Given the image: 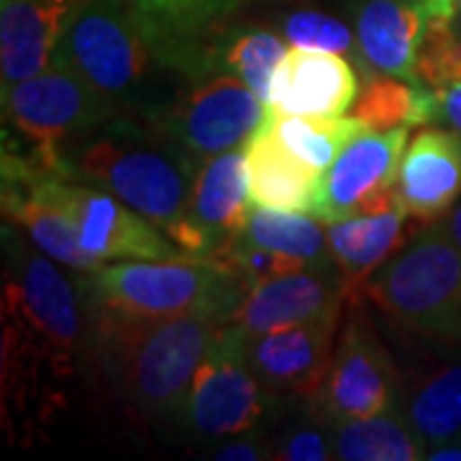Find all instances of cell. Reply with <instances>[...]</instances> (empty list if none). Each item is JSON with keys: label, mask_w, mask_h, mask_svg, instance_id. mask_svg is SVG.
Here are the masks:
<instances>
[{"label": "cell", "mask_w": 461, "mask_h": 461, "mask_svg": "<svg viewBox=\"0 0 461 461\" xmlns=\"http://www.w3.org/2000/svg\"><path fill=\"white\" fill-rule=\"evenodd\" d=\"M400 372L377 333L354 318L341 330L318 395L308 402L326 426L387 412L400 402Z\"/></svg>", "instance_id": "obj_12"}, {"label": "cell", "mask_w": 461, "mask_h": 461, "mask_svg": "<svg viewBox=\"0 0 461 461\" xmlns=\"http://www.w3.org/2000/svg\"><path fill=\"white\" fill-rule=\"evenodd\" d=\"M198 165L167 133L139 115L121 113L62 151V177L111 193L177 244Z\"/></svg>", "instance_id": "obj_2"}, {"label": "cell", "mask_w": 461, "mask_h": 461, "mask_svg": "<svg viewBox=\"0 0 461 461\" xmlns=\"http://www.w3.org/2000/svg\"><path fill=\"white\" fill-rule=\"evenodd\" d=\"M408 147V126L393 131H364L321 175L313 215L336 223L354 215L393 211L397 200V172Z\"/></svg>", "instance_id": "obj_11"}, {"label": "cell", "mask_w": 461, "mask_h": 461, "mask_svg": "<svg viewBox=\"0 0 461 461\" xmlns=\"http://www.w3.org/2000/svg\"><path fill=\"white\" fill-rule=\"evenodd\" d=\"M87 318L90 348H95L115 393L151 423H180L193 377L226 323L200 315Z\"/></svg>", "instance_id": "obj_3"}, {"label": "cell", "mask_w": 461, "mask_h": 461, "mask_svg": "<svg viewBox=\"0 0 461 461\" xmlns=\"http://www.w3.org/2000/svg\"><path fill=\"white\" fill-rule=\"evenodd\" d=\"M418 0H366L357 11V47L366 69L377 75L415 77V57L429 26Z\"/></svg>", "instance_id": "obj_20"}, {"label": "cell", "mask_w": 461, "mask_h": 461, "mask_svg": "<svg viewBox=\"0 0 461 461\" xmlns=\"http://www.w3.org/2000/svg\"><path fill=\"white\" fill-rule=\"evenodd\" d=\"M262 126L318 172H326L346 144L366 131V126L354 115H295L285 113L269 103Z\"/></svg>", "instance_id": "obj_26"}, {"label": "cell", "mask_w": 461, "mask_h": 461, "mask_svg": "<svg viewBox=\"0 0 461 461\" xmlns=\"http://www.w3.org/2000/svg\"><path fill=\"white\" fill-rule=\"evenodd\" d=\"M366 295L412 333L461 344V249L438 223L382 264Z\"/></svg>", "instance_id": "obj_6"}, {"label": "cell", "mask_w": 461, "mask_h": 461, "mask_svg": "<svg viewBox=\"0 0 461 461\" xmlns=\"http://www.w3.org/2000/svg\"><path fill=\"white\" fill-rule=\"evenodd\" d=\"M54 65L77 75L123 113L144 121L159 113L185 83L126 0H83L57 44Z\"/></svg>", "instance_id": "obj_4"}, {"label": "cell", "mask_w": 461, "mask_h": 461, "mask_svg": "<svg viewBox=\"0 0 461 461\" xmlns=\"http://www.w3.org/2000/svg\"><path fill=\"white\" fill-rule=\"evenodd\" d=\"M272 459L280 461H329L333 456L329 426L323 420L293 426L272 444Z\"/></svg>", "instance_id": "obj_31"}, {"label": "cell", "mask_w": 461, "mask_h": 461, "mask_svg": "<svg viewBox=\"0 0 461 461\" xmlns=\"http://www.w3.org/2000/svg\"><path fill=\"white\" fill-rule=\"evenodd\" d=\"M83 0H11L0 8L3 85L47 72L54 51Z\"/></svg>", "instance_id": "obj_19"}, {"label": "cell", "mask_w": 461, "mask_h": 461, "mask_svg": "<svg viewBox=\"0 0 461 461\" xmlns=\"http://www.w3.org/2000/svg\"><path fill=\"white\" fill-rule=\"evenodd\" d=\"M241 0H126L154 47L177 72L195 75L203 69L213 44L215 23Z\"/></svg>", "instance_id": "obj_18"}, {"label": "cell", "mask_w": 461, "mask_h": 461, "mask_svg": "<svg viewBox=\"0 0 461 461\" xmlns=\"http://www.w3.org/2000/svg\"><path fill=\"white\" fill-rule=\"evenodd\" d=\"M344 297V277L336 264L308 267L251 287L230 323L247 333L311 323L341 313Z\"/></svg>", "instance_id": "obj_15"}, {"label": "cell", "mask_w": 461, "mask_h": 461, "mask_svg": "<svg viewBox=\"0 0 461 461\" xmlns=\"http://www.w3.org/2000/svg\"><path fill=\"white\" fill-rule=\"evenodd\" d=\"M218 461H264L272 459V444L259 430H247L229 436L226 444H221L213 454Z\"/></svg>", "instance_id": "obj_32"}, {"label": "cell", "mask_w": 461, "mask_h": 461, "mask_svg": "<svg viewBox=\"0 0 461 461\" xmlns=\"http://www.w3.org/2000/svg\"><path fill=\"white\" fill-rule=\"evenodd\" d=\"M333 456L341 461H418L429 444L400 408L329 426Z\"/></svg>", "instance_id": "obj_23"}, {"label": "cell", "mask_w": 461, "mask_h": 461, "mask_svg": "<svg viewBox=\"0 0 461 461\" xmlns=\"http://www.w3.org/2000/svg\"><path fill=\"white\" fill-rule=\"evenodd\" d=\"M451 23L461 33V0H454V18H451Z\"/></svg>", "instance_id": "obj_36"}, {"label": "cell", "mask_w": 461, "mask_h": 461, "mask_svg": "<svg viewBox=\"0 0 461 461\" xmlns=\"http://www.w3.org/2000/svg\"><path fill=\"white\" fill-rule=\"evenodd\" d=\"M359 80L344 54L290 47L272 75L267 103L295 115H346Z\"/></svg>", "instance_id": "obj_17"}, {"label": "cell", "mask_w": 461, "mask_h": 461, "mask_svg": "<svg viewBox=\"0 0 461 461\" xmlns=\"http://www.w3.org/2000/svg\"><path fill=\"white\" fill-rule=\"evenodd\" d=\"M239 239H244L254 247L277 251L282 257L297 259L305 267L336 264L330 254L329 229H323V221H318L311 213L254 208Z\"/></svg>", "instance_id": "obj_27"}, {"label": "cell", "mask_w": 461, "mask_h": 461, "mask_svg": "<svg viewBox=\"0 0 461 461\" xmlns=\"http://www.w3.org/2000/svg\"><path fill=\"white\" fill-rule=\"evenodd\" d=\"M339 313L285 329L247 333L249 366L269 393L311 402L333 362Z\"/></svg>", "instance_id": "obj_13"}, {"label": "cell", "mask_w": 461, "mask_h": 461, "mask_svg": "<svg viewBox=\"0 0 461 461\" xmlns=\"http://www.w3.org/2000/svg\"><path fill=\"white\" fill-rule=\"evenodd\" d=\"M267 100L221 67L187 75L175 98L149 123L195 162L244 149L262 123Z\"/></svg>", "instance_id": "obj_8"}, {"label": "cell", "mask_w": 461, "mask_h": 461, "mask_svg": "<svg viewBox=\"0 0 461 461\" xmlns=\"http://www.w3.org/2000/svg\"><path fill=\"white\" fill-rule=\"evenodd\" d=\"M418 3L429 11L430 18H444V21L454 18V0H418Z\"/></svg>", "instance_id": "obj_35"}, {"label": "cell", "mask_w": 461, "mask_h": 461, "mask_svg": "<svg viewBox=\"0 0 461 461\" xmlns=\"http://www.w3.org/2000/svg\"><path fill=\"white\" fill-rule=\"evenodd\" d=\"M121 113L105 95L57 65L29 80L3 85L5 129L21 139V147L5 149L23 154L39 172L62 175V151Z\"/></svg>", "instance_id": "obj_7"}, {"label": "cell", "mask_w": 461, "mask_h": 461, "mask_svg": "<svg viewBox=\"0 0 461 461\" xmlns=\"http://www.w3.org/2000/svg\"><path fill=\"white\" fill-rule=\"evenodd\" d=\"M397 408L430 446L461 430V362H441L400 393Z\"/></svg>", "instance_id": "obj_25"}, {"label": "cell", "mask_w": 461, "mask_h": 461, "mask_svg": "<svg viewBox=\"0 0 461 461\" xmlns=\"http://www.w3.org/2000/svg\"><path fill=\"white\" fill-rule=\"evenodd\" d=\"M461 80V33L451 21L429 18L423 41L415 57L412 83L430 90H446Z\"/></svg>", "instance_id": "obj_29"}, {"label": "cell", "mask_w": 461, "mask_h": 461, "mask_svg": "<svg viewBox=\"0 0 461 461\" xmlns=\"http://www.w3.org/2000/svg\"><path fill=\"white\" fill-rule=\"evenodd\" d=\"M411 215L397 205L393 211L375 215H354L336 221L329 229V244L333 262L344 277L346 297L357 300L382 264L400 251L405 241V226Z\"/></svg>", "instance_id": "obj_22"}, {"label": "cell", "mask_w": 461, "mask_h": 461, "mask_svg": "<svg viewBox=\"0 0 461 461\" xmlns=\"http://www.w3.org/2000/svg\"><path fill=\"white\" fill-rule=\"evenodd\" d=\"M438 103H441V115L438 123L444 121L446 129H454L461 133V80L446 90H438Z\"/></svg>", "instance_id": "obj_33"}, {"label": "cell", "mask_w": 461, "mask_h": 461, "mask_svg": "<svg viewBox=\"0 0 461 461\" xmlns=\"http://www.w3.org/2000/svg\"><path fill=\"white\" fill-rule=\"evenodd\" d=\"M29 175L33 185L75 221L80 247L95 262L185 257V251L165 230L157 229L149 218L133 211L131 205H126L123 200H118L95 185L69 180L51 172H39L32 165H29Z\"/></svg>", "instance_id": "obj_10"}, {"label": "cell", "mask_w": 461, "mask_h": 461, "mask_svg": "<svg viewBox=\"0 0 461 461\" xmlns=\"http://www.w3.org/2000/svg\"><path fill=\"white\" fill-rule=\"evenodd\" d=\"M282 36L287 39L290 47L330 51V54H344V57H348L357 44V36L344 21L329 14H318V11L290 14L282 23Z\"/></svg>", "instance_id": "obj_30"}, {"label": "cell", "mask_w": 461, "mask_h": 461, "mask_svg": "<svg viewBox=\"0 0 461 461\" xmlns=\"http://www.w3.org/2000/svg\"><path fill=\"white\" fill-rule=\"evenodd\" d=\"M397 200L402 211L436 223L461 200V133L423 129L415 133L400 159Z\"/></svg>", "instance_id": "obj_16"}, {"label": "cell", "mask_w": 461, "mask_h": 461, "mask_svg": "<svg viewBox=\"0 0 461 461\" xmlns=\"http://www.w3.org/2000/svg\"><path fill=\"white\" fill-rule=\"evenodd\" d=\"M244 157H247L249 198L254 208L313 215L323 172L305 165L285 144H280L269 133V129H264L262 123L247 141Z\"/></svg>", "instance_id": "obj_21"}, {"label": "cell", "mask_w": 461, "mask_h": 461, "mask_svg": "<svg viewBox=\"0 0 461 461\" xmlns=\"http://www.w3.org/2000/svg\"><path fill=\"white\" fill-rule=\"evenodd\" d=\"M3 3H11V0H3Z\"/></svg>", "instance_id": "obj_37"}, {"label": "cell", "mask_w": 461, "mask_h": 461, "mask_svg": "<svg viewBox=\"0 0 461 461\" xmlns=\"http://www.w3.org/2000/svg\"><path fill=\"white\" fill-rule=\"evenodd\" d=\"M16 223H3V400L29 412L51 379L75 375L85 344L83 295Z\"/></svg>", "instance_id": "obj_1"}, {"label": "cell", "mask_w": 461, "mask_h": 461, "mask_svg": "<svg viewBox=\"0 0 461 461\" xmlns=\"http://www.w3.org/2000/svg\"><path fill=\"white\" fill-rule=\"evenodd\" d=\"M438 226H441L446 236L461 249V203H456V205L444 215V221H441Z\"/></svg>", "instance_id": "obj_34"}, {"label": "cell", "mask_w": 461, "mask_h": 461, "mask_svg": "<svg viewBox=\"0 0 461 461\" xmlns=\"http://www.w3.org/2000/svg\"><path fill=\"white\" fill-rule=\"evenodd\" d=\"M348 115L362 121L366 131H393L400 126L438 123L441 103L438 90L393 75H377L364 83Z\"/></svg>", "instance_id": "obj_24"}, {"label": "cell", "mask_w": 461, "mask_h": 461, "mask_svg": "<svg viewBox=\"0 0 461 461\" xmlns=\"http://www.w3.org/2000/svg\"><path fill=\"white\" fill-rule=\"evenodd\" d=\"M77 282L85 313L118 318H182L200 315L230 323L249 295V282L223 262L177 259H129L100 264L80 272Z\"/></svg>", "instance_id": "obj_5"}, {"label": "cell", "mask_w": 461, "mask_h": 461, "mask_svg": "<svg viewBox=\"0 0 461 461\" xmlns=\"http://www.w3.org/2000/svg\"><path fill=\"white\" fill-rule=\"evenodd\" d=\"M254 211L249 198V175L244 149L223 151L198 165L187 229L177 247L198 259H213L215 254L244 230Z\"/></svg>", "instance_id": "obj_14"}, {"label": "cell", "mask_w": 461, "mask_h": 461, "mask_svg": "<svg viewBox=\"0 0 461 461\" xmlns=\"http://www.w3.org/2000/svg\"><path fill=\"white\" fill-rule=\"evenodd\" d=\"M287 54V39L280 33L249 29V32L230 33L229 39H213L205 54L203 69L221 67L247 83L262 100L269 98L272 75ZM200 69V72H203Z\"/></svg>", "instance_id": "obj_28"}, {"label": "cell", "mask_w": 461, "mask_h": 461, "mask_svg": "<svg viewBox=\"0 0 461 461\" xmlns=\"http://www.w3.org/2000/svg\"><path fill=\"white\" fill-rule=\"evenodd\" d=\"M280 402L249 366L247 330L226 323L193 377L180 426L200 438H229L262 429Z\"/></svg>", "instance_id": "obj_9"}]
</instances>
